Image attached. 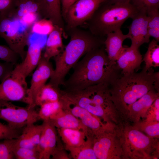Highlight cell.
Returning a JSON list of instances; mask_svg holds the SVG:
<instances>
[{
	"label": "cell",
	"instance_id": "obj_1",
	"mask_svg": "<svg viewBox=\"0 0 159 159\" xmlns=\"http://www.w3.org/2000/svg\"><path fill=\"white\" fill-rule=\"evenodd\" d=\"M73 72L62 85L67 91H79L100 83L109 86L120 71L110 61L104 44L87 52L72 67Z\"/></svg>",
	"mask_w": 159,
	"mask_h": 159
},
{
	"label": "cell",
	"instance_id": "obj_2",
	"mask_svg": "<svg viewBox=\"0 0 159 159\" xmlns=\"http://www.w3.org/2000/svg\"><path fill=\"white\" fill-rule=\"evenodd\" d=\"M159 72L152 68L121 75L109 86L111 99L123 122L130 105L150 90L159 92Z\"/></svg>",
	"mask_w": 159,
	"mask_h": 159
},
{
	"label": "cell",
	"instance_id": "obj_3",
	"mask_svg": "<svg viewBox=\"0 0 159 159\" xmlns=\"http://www.w3.org/2000/svg\"><path fill=\"white\" fill-rule=\"evenodd\" d=\"M66 33L70 37L69 41L63 51L54 57L55 67L48 83L57 89L79 59L89 51L104 45L105 39L79 27L71 29Z\"/></svg>",
	"mask_w": 159,
	"mask_h": 159
},
{
	"label": "cell",
	"instance_id": "obj_4",
	"mask_svg": "<svg viewBox=\"0 0 159 159\" xmlns=\"http://www.w3.org/2000/svg\"><path fill=\"white\" fill-rule=\"evenodd\" d=\"M62 93L67 100L97 116L106 124L115 127L123 122L111 99L106 84H99L79 91L62 90Z\"/></svg>",
	"mask_w": 159,
	"mask_h": 159
},
{
	"label": "cell",
	"instance_id": "obj_5",
	"mask_svg": "<svg viewBox=\"0 0 159 159\" xmlns=\"http://www.w3.org/2000/svg\"><path fill=\"white\" fill-rule=\"evenodd\" d=\"M138 11L130 3H113L106 0L85 25L92 34L105 37L108 33L121 29L124 22L132 19Z\"/></svg>",
	"mask_w": 159,
	"mask_h": 159
},
{
	"label": "cell",
	"instance_id": "obj_6",
	"mask_svg": "<svg viewBox=\"0 0 159 159\" xmlns=\"http://www.w3.org/2000/svg\"><path fill=\"white\" fill-rule=\"evenodd\" d=\"M116 128L121 144L122 159L158 158L159 139L148 136L127 122H123Z\"/></svg>",
	"mask_w": 159,
	"mask_h": 159
},
{
	"label": "cell",
	"instance_id": "obj_7",
	"mask_svg": "<svg viewBox=\"0 0 159 159\" xmlns=\"http://www.w3.org/2000/svg\"><path fill=\"white\" fill-rule=\"evenodd\" d=\"M30 28L20 21L0 13V37L22 60L26 54L25 47L29 43Z\"/></svg>",
	"mask_w": 159,
	"mask_h": 159
},
{
	"label": "cell",
	"instance_id": "obj_8",
	"mask_svg": "<svg viewBox=\"0 0 159 159\" xmlns=\"http://www.w3.org/2000/svg\"><path fill=\"white\" fill-rule=\"evenodd\" d=\"M0 119L17 129H22L28 124L35 123L39 120L38 112L33 107H25L13 104L11 102L0 100Z\"/></svg>",
	"mask_w": 159,
	"mask_h": 159
},
{
	"label": "cell",
	"instance_id": "obj_9",
	"mask_svg": "<svg viewBox=\"0 0 159 159\" xmlns=\"http://www.w3.org/2000/svg\"><path fill=\"white\" fill-rule=\"evenodd\" d=\"M116 127L93 136V149L97 159H122L121 144Z\"/></svg>",
	"mask_w": 159,
	"mask_h": 159
},
{
	"label": "cell",
	"instance_id": "obj_10",
	"mask_svg": "<svg viewBox=\"0 0 159 159\" xmlns=\"http://www.w3.org/2000/svg\"><path fill=\"white\" fill-rule=\"evenodd\" d=\"M106 0H77L69 8L64 19L66 32L85 25L100 4Z\"/></svg>",
	"mask_w": 159,
	"mask_h": 159
},
{
	"label": "cell",
	"instance_id": "obj_11",
	"mask_svg": "<svg viewBox=\"0 0 159 159\" xmlns=\"http://www.w3.org/2000/svg\"><path fill=\"white\" fill-rule=\"evenodd\" d=\"M26 79L12 71L0 83V100L20 101L29 105Z\"/></svg>",
	"mask_w": 159,
	"mask_h": 159
},
{
	"label": "cell",
	"instance_id": "obj_12",
	"mask_svg": "<svg viewBox=\"0 0 159 159\" xmlns=\"http://www.w3.org/2000/svg\"><path fill=\"white\" fill-rule=\"evenodd\" d=\"M60 100L63 108L69 111L79 119L87 128L88 132V136H93L100 132L115 128L105 123L97 116L70 102L64 97H61Z\"/></svg>",
	"mask_w": 159,
	"mask_h": 159
},
{
	"label": "cell",
	"instance_id": "obj_13",
	"mask_svg": "<svg viewBox=\"0 0 159 159\" xmlns=\"http://www.w3.org/2000/svg\"><path fill=\"white\" fill-rule=\"evenodd\" d=\"M132 19V22L128 27V33L131 41L130 46L138 49L142 44L150 41V37L148 33V18L146 11L138 10Z\"/></svg>",
	"mask_w": 159,
	"mask_h": 159
},
{
	"label": "cell",
	"instance_id": "obj_14",
	"mask_svg": "<svg viewBox=\"0 0 159 159\" xmlns=\"http://www.w3.org/2000/svg\"><path fill=\"white\" fill-rule=\"evenodd\" d=\"M38 148L39 159H49L55 150L59 138L56 127L49 121H43Z\"/></svg>",
	"mask_w": 159,
	"mask_h": 159
},
{
	"label": "cell",
	"instance_id": "obj_15",
	"mask_svg": "<svg viewBox=\"0 0 159 159\" xmlns=\"http://www.w3.org/2000/svg\"><path fill=\"white\" fill-rule=\"evenodd\" d=\"M159 95L158 92L152 89L130 105L124 122L134 124L145 119L148 110Z\"/></svg>",
	"mask_w": 159,
	"mask_h": 159
},
{
	"label": "cell",
	"instance_id": "obj_16",
	"mask_svg": "<svg viewBox=\"0 0 159 159\" xmlns=\"http://www.w3.org/2000/svg\"><path fill=\"white\" fill-rule=\"evenodd\" d=\"M42 49L39 42L30 44L22 62L16 64L12 72L26 79L38 65L42 57Z\"/></svg>",
	"mask_w": 159,
	"mask_h": 159
},
{
	"label": "cell",
	"instance_id": "obj_17",
	"mask_svg": "<svg viewBox=\"0 0 159 159\" xmlns=\"http://www.w3.org/2000/svg\"><path fill=\"white\" fill-rule=\"evenodd\" d=\"M54 69L49 60L46 59L42 55L39 62L33 73L31 85L29 89V105L38 91L51 77Z\"/></svg>",
	"mask_w": 159,
	"mask_h": 159
},
{
	"label": "cell",
	"instance_id": "obj_18",
	"mask_svg": "<svg viewBox=\"0 0 159 159\" xmlns=\"http://www.w3.org/2000/svg\"><path fill=\"white\" fill-rule=\"evenodd\" d=\"M143 62L142 56L138 49L131 47H125L116 61V65L122 75L132 73L139 69Z\"/></svg>",
	"mask_w": 159,
	"mask_h": 159
},
{
	"label": "cell",
	"instance_id": "obj_19",
	"mask_svg": "<svg viewBox=\"0 0 159 159\" xmlns=\"http://www.w3.org/2000/svg\"><path fill=\"white\" fill-rule=\"evenodd\" d=\"M104 42L105 49L110 62L116 64V61L124 49L123 43L125 39H130L128 33L124 34L121 29L108 33Z\"/></svg>",
	"mask_w": 159,
	"mask_h": 159
},
{
	"label": "cell",
	"instance_id": "obj_20",
	"mask_svg": "<svg viewBox=\"0 0 159 159\" xmlns=\"http://www.w3.org/2000/svg\"><path fill=\"white\" fill-rule=\"evenodd\" d=\"M41 8L40 14L41 19L49 20L63 30L64 37L67 34L62 16L61 0H41Z\"/></svg>",
	"mask_w": 159,
	"mask_h": 159
},
{
	"label": "cell",
	"instance_id": "obj_21",
	"mask_svg": "<svg viewBox=\"0 0 159 159\" xmlns=\"http://www.w3.org/2000/svg\"><path fill=\"white\" fill-rule=\"evenodd\" d=\"M34 124L29 123L24 127L19 136L16 139V146L38 150L42 125Z\"/></svg>",
	"mask_w": 159,
	"mask_h": 159
},
{
	"label": "cell",
	"instance_id": "obj_22",
	"mask_svg": "<svg viewBox=\"0 0 159 159\" xmlns=\"http://www.w3.org/2000/svg\"><path fill=\"white\" fill-rule=\"evenodd\" d=\"M48 121H50L56 128L77 129L83 131L86 134V137L88 135L87 128L80 120L69 111L63 108Z\"/></svg>",
	"mask_w": 159,
	"mask_h": 159
},
{
	"label": "cell",
	"instance_id": "obj_23",
	"mask_svg": "<svg viewBox=\"0 0 159 159\" xmlns=\"http://www.w3.org/2000/svg\"><path fill=\"white\" fill-rule=\"evenodd\" d=\"M63 35L64 36L62 29L57 26L54 25L52 30L48 34L45 51L42 54L46 59L49 60L63 51L65 47L62 41Z\"/></svg>",
	"mask_w": 159,
	"mask_h": 159
},
{
	"label": "cell",
	"instance_id": "obj_24",
	"mask_svg": "<svg viewBox=\"0 0 159 159\" xmlns=\"http://www.w3.org/2000/svg\"><path fill=\"white\" fill-rule=\"evenodd\" d=\"M56 129L58 136L64 143V148L66 150L79 147L86 140V135L82 130L69 128Z\"/></svg>",
	"mask_w": 159,
	"mask_h": 159
},
{
	"label": "cell",
	"instance_id": "obj_25",
	"mask_svg": "<svg viewBox=\"0 0 159 159\" xmlns=\"http://www.w3.org/2000/svg\"><path fill=\"white\" fill-rule=\"evenodd\" d=\"M60 90L48 83L46 84L38 91L30 105L28 106L35 108L45 103L59 101L61 96Z\"/></svg>",
	"mask_w": 159,
	"mask_h": 159
},
{
	"label": "cell",
	"instance_id": "obj_26",
	"mask_svg": "<svg viewBox=\"0 0 159 159\" xmlns=\"http://www.w3.org/2000/svg\"><path fill=\"white\" fill-rule=\"evenodd\" d=\"M16 5L14 11L10 17L20 20L26 14L35 13L40 17L41 0H16Z\"/></svg>",
	"mask_w": 159,
	"mask_h": 159
},
{
	"label": "cell",
	"instance_id": "obj_27",
	"mask_svg": "<svg viewBox=\"0 0 159 159\" xmlns=\"http://www.w3.org/2000/svg\"><path fill=\"white\" fill-rule=\"evenodd\" d=\"M70 156L74 159H97L93 149V137L88 136L80 146L69 149Z\"/></svg>",
	"mask_w": 159,
	"mask_h": 159
},
{
	"label": "cell",
	"instance_id": "obj_28",
	"mask_svg": "<svg viewBox=\"0 0 159 159\" xmlns=\"http://www.w3.org/2000/svg\"><path fill=\"white\" fill-rule=\"evenodd\" d=\"M158 42L154 39L149 44L148 50L143 59L145 64L143 69L144 71H147L150 68H155L159 66Z\"/></svg>",
	"mask_w": 159,
	"mask_h": 159
},
{
	"label": "cell",
	"instance_id": "obj_29",
	"mask_svg": "<svg viewBox=\"0 0 159 159\" xmlns=\"http://www.w3.org/2000/svg\"><path fill=\"white\" fill-rule=\"evenodd\" d=\"M159 7H155L146 10L148 18V30L150 37L159 41Z\"/></svg>",
	"mask_w": 159,
	"mask_h": 159
},
{
	"label": "cell",
	"instance_id": "obj_30",
	"mask_svg": "<svg viewBox=\"0 0 159 159\" xmlns=\"http://www.w3.org/2000/svg\"><path fill=\"white\" fill-rule=\"evenodd\" d=\"M38 112L39 120L43 121L49 120L63 109L62 103L59 101L45 103L42 105Z\"/></svg>",
	"mask_w": 159,
	"mask_h": 159
},
{
	"label": "cell",
	"instance_id": "obj_31",
	"mask_svg": "<svg viewBox=\"0 0 159 159\" xmlns=\"http://www.w3.org/2000/svg\"><path fill=\"white\" fill-rule=\"evenodd\" d=\"M136 129L154 138H159V122L148 121L144 120L133 124Z\"/></svg>",
	"mask_w": 159,
	"mask_h": 159
},
{
	"label": "cell",
	"instance_id": "obj_32",
	"mask_svg": "<svg viewBox=\"0 0 159 159\" xmlns=\"http://www.w3.org/2000/svg\"><path fill=\"white\" fill-rule=\"evenodd\" d=\"M16 139H5L0 141V159H14V151Z\"/></svg>",
	"mask_w": 159,
	"mask_h": 159
},
{
	"label": "cell",
	"instance_id": "obj_33",
	"mask_svg": "<svg viewBox=\"0 0 159 159\" xmlns=\"http://www.w3.org/2000/svg\"><path fill=\"white\" fill-rule=\"evenodd\" d=\"M54 25L49 20L41 19L31 26L30 32L40 35L49 34L52 30Z\"/></svg>",
	"mask_w": 159,
	"mask_h": 159
},
{
	"label": "cell",
	"instance_id": "obj_34",
	"mask_svg": "<svg viewBox=\"0 0 159 159\" xmlns=\"http://www.w3.org/2000/svg\"><path fill=\"white\" fill-rule=\"evenodd\" d=\"M14 153L16 159H39L37 149L15 146Z\"/></svg>",
	"mask_w": 159,
	"mask_h": 159
},
{
	"label": "cell",
	"instance_id": "obj_35",
	"mask_svg": "<svg viewBox=\"0 0 159 159\" xmlns=\"http://www.w3.org/2000/svg\"><path fill=\"white\" fill-rule=\"evenodd\" d=\"M23 129H16L8 124H4L0 122V140L17 138L21 134Z\"/></svg>",
	"mask_w": 159,
	"mask_h": 159
},
{
	"label": "cell",
	"instance_id": "obj_36",
	"mask_svg": "<svg viewBox=\"0 0 159 159\" xmlns=\"http://www.w3.org/2000/svg\"><path fill=\"white\" fill-rule=\"evenodd\" d=\"M19 55L9 46L0 45V60L15 65Z\"/></svg>",
	"mask_w": 159,
	"mask_h": 159
},
{
	"label": "cell",
	"instance_id": "obj_37",
	"mask_svg": "<svg viewBox=\"0 0 159 159\" xmlns=\"http://www.w3.org/2000/svg\"><path fill=\"white\" fill-rule=\"evenodd\" d=\"M144 120L148 121L159 122V97L148 109Z\"/></svg>",
	"mask_w": 159,
	"mask_h": 159
},
{
	"label": "cell",
	"instance_id": "obj_38",
	"mask_svg": "<svg viewBox=\"0 0 159 159\" xmlns=\"http://www.w3.org/2000/svg\"><path fill=\"white\" fill-rule=\"evenodd\" d=\"M130 3L138 10L159 7V0H131Z\"/></svg>",
	"mask_w": 159,
	"mask_h": 159
},
{
	"label": "cell",
	"instance_id": "obj_39",
	"mask_svg": "<svg viewBox=\"0 0 159 159\" xmlns=\"http://www.w3.org/2000/svg\"><path fill=\"white\" fill-rule=\"evenodd\" d=\"M14 64L0 60V82H1L12 71L14 68Z\"/></svg>",
	"mask_w": 159,
	"mask_h": 159
},
{
	"label": "cell",
	"instance_id": "obj_40",
	"mask_svg": "<svg viewBox=\"0 0 159 159\" xmlns=\"http://www.w3.org/2000/svg\"><path fill=\"white\" fill-rule=\"evenodd\" d=\"M62 144L59 140L57 148L52 156L53 159H70L71 158L64 150Z\"/></svg>",
	"mask_w": 159,
	"mask_h": 159
},
{
	"label": "cell",
	"instance_id": "obj_41",
	"mask_svg": "<svg viewBox=\"0 0 159 159\" xmlns=\"http://www.w3.org/2000/svg\"><path fill=\"white\" fill-rule=\"evenodd\" d=\"M77 0H61L62 16L63 19L69 7Z\"/></svg>",
	"mask_w": 159,
	"mask_h": 159
},
{
	"label": "cell",
	"instance_id": "obj_42",
	"mask_svg": "<svg viewBox=\"0 0 159 159\" xmlns=\"http://www.w3.org/2000/svg\"><path fill=\"white\" fill-rule=\"evenodd\" d=\"M113 3H130L131 0H107Z\"/></svg>",
	"mask_w": 159,
	"mask_h": 159
}]
</instances>
